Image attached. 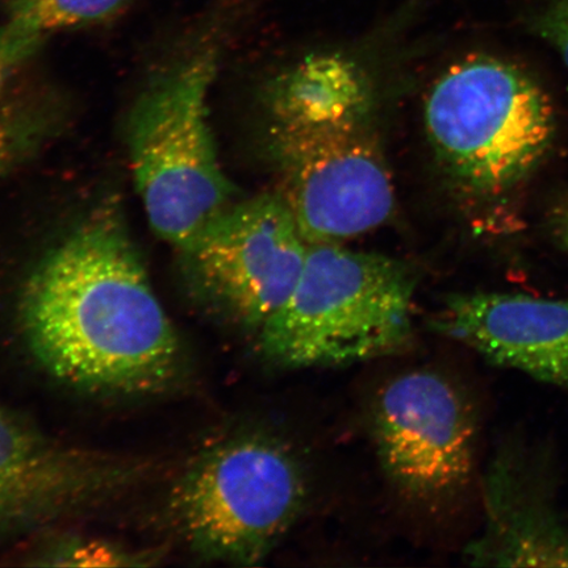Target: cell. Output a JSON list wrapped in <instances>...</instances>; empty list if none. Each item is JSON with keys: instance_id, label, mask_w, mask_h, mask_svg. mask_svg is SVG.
<instances>
[{"instance_id": "obj_1", "label": "cell", "mask_w": 568, "mask_h": 568, "mask_svg": "<svg viewBox=\"0 0 568 568\" xmlns=\"http://www.w3.org/2000/svg\"><path fill=\"white\" fill-rule=\"evenodd\" d=\"M20 322L39 364L77 388L153 394L182 372L181 339L115 210L92 213L34 268Z\"/></svg>"}, {"instance_id": "obj_2", "label": "cell", "mask_w": 568, "mask_h": 568, "mask_svg": "<svg viewBox=\"0 0 568 568\" xmlns=\"http://www.w3.org/2000/svg\"><path fill=\"white\" fill-rule=\"evenodd\" d=\"M255 0H213L194 44L148 88L130 122L131 162L152 229L180 248L232 205L217 161L209 91L222 34Z\"/></svg>"}, {"instance_id": "obj_3", "label": "cell", "mask_w": 568, "mask_h": 568, "mask_svg": "<svg viewBox=\"0 0 568 568\" xmlns=\"http://www.w3.org/2000/svg\"><path fill=\"white\" fill-rule=\"evenodd\" d=\"M416 275L387 255L308 244L296 286L255 339L268 364L336 367L399 353L414 338Z\"/></svg>"}, {"instance_id": "obj_4", "label": "cell", "mask_w": 568, "mask_h": 568, "mask_svg": "<svg viewBox=\"0 0 568 568\" xmlns=\"http://www.w3.org/2000/svg\"><path fill=\"white\" fill-rule=\"evenodd\" d=\"M424 119L445 172L467 193L506 195L536 172L556 138V113L535 78L493 55L444 71Z\"/></svg>"}, {"instance_id": "obj_5", "label": "cell", "mask_w": 568, "mask_h": 568, "mask_svg": "<svg viewBox=\"0 0 568 568\" xmlns=\"http://www.w3.org/2000/svg\"><path fill=\"white\" fill-rule=\"evenodd\" d=\"M307 496L296 453L278 437L251 430L199 454L169 504L180 535L199 556L254 566L293 528Z\"/></svg>"}, {"instance_id": "obj_6", "label": "cell", "mask_w": 568, "mask_h": 568, "mask_svg": "<svg viewBox=\"0 0 568 568\" xmlns=\"http://www.w3.org/2000/svg\"><path fill=\"white\" fill-rule=\"evenodd\" d=\"M368 116L270 128L276 193L308 244H341L393 216L394 184Z\"/></svg>"}, {"instance_id": "obj_7", "label": "cell", "mask_w": 568, "mask_h": 568, "mask_svg": "<svg viewBox=\"0 0 568 568\" xmlns=\"http://www.w3.org/2000/svg\"><path fill=\"white\" fill-rule=\"evenodd\" d=\"M181 252L203 301L257 336L293 293L308 243L272 193L232 204Z\"/></svg>"}, {"instance_id": "obj_8", "label": "cell", "mask_w": 568, "mask_h": 568, "mask_svg": "<svg viewBox=\"0 0 568 568\" xmlns=\"http://www.w3.org/2000/svg\"><path fill=\"white\" fill-rule=\"evenodd\" d=\"M372 430L383 473L404 499L449 501L467 487L477 426L470 404L443 374L403 373L376 395Z\"/></svg>"}, {"instance_id": "obj_9", "label": "cell", "mask_w": 568, "mask_h": 568, "mask_svg": "<svg viewBox=\"0 0 568 568\" xmlns=\"http://www.w3.org/2000/svg\"><path fill=\"white\" fill-rule=\"evenodd\" d=\"M146 468L55 443L0 408V536L116 495Z\"/></svg>"}, {"instance_id": "obj_10", "label": "cell", "mask_w": 568, "mask_h": 568, "mask_svg": "<svg viewBox=\"0 0 568 568\" xmlns=\"http://www.w3.org/2000/svg\"><path fill=\"white\" fill-rule=\"evenodd\" d=\"M430 326L493 365L568 390V300L499 293L452 295Z\"/></svg>"}, {"instance_id": "obj_11", "label": "cell", "mask_w": 568, "mask_h": 568, "mask_svg": "<svg viewBox=\"0 0 568 568\" xmlns=\"http://www.w3.org/2000/svg\"><path fill=\"white\" fill-rule=\"evenodd\" d=\"M475 567H568V525L520 454L501 453L485 481V527L467 546Z\"/></svg>"}, {"instance_id": "obj_12", "label": "cell", "mask_w": 568, "mask_h": 568, "mask_svg": "<svg viewBox=\"0 0 568 568\" xmlns=\"http://www.w3.org/2000/svg\"><path fill=\"white\" fill-rule=\"evenodd\" d=\"M283 74L270 98L273 122L322 123L371 115L365 71L349 55L312 53Z\"/></svg>"}, {"instance_id": "obj_13", "label": "cell", "mask_w": 568, "mask_h": 568, "mask_svg": "<svg viewBox=\"0 0 568 568\" xmlns=\"http://www.w3.org/2000/svg\"><path fill=\"white\" fill-rule=\"evenodd\" d=\"M132 2L134 0H4L7 20L0 28V49L13 62H19L47 36L103 23Z\"/></svg>"}, {"instance_id": "obj_14", "label": "cell", "mask_w": 568, "mask_h": 568, "mask_svg": "<svg viewBox=\"0 0 568 568\" xmlns=\"http://www.w3.org/2000/svg\"><path fill=\"white\" fill-rule=\"evenodd\" d=\"M54 558L52 565L60 566H131L144 565L139 562L140 556H132L120 548H112L109 545L81 544L70 545L59 552L51 554Z\"/></svg>"}, {"instance_id": "obj_15", "label": "cell", "mask_w": 568, "mask_h": 568, "mask_svg": "<svg viewBox=\"0 0 568 568\" xmlns=\"http://www.w3.org/2000/svg\"><path fill=\"white\" fill-rule=\"evenodd\" d=\"M531 30L557 49L568 69V0H551L531 20Z\"/></svg>"}, {"instance_id": "obj_16", "label": "cell", "mask_w": 568, "mask_h": 568, "mask_svg": "<svg viewBox=\"0 0 568 568\" xmlns=\"http://www.w3.org/2000/svg\"><path fill=\"white\" fill-rule=\"evenodd\" d=\"M13 63L16 62L0 51V168L3 165L7 149H9L10 144V124L9 115H7L4 92L7 78H9Z\"/></svg>"}, {"instance_id": "obj_17", "label": "cell", "mask_w": 568, "mask_h": 568, "mask_svg": "<svg viewBox=\"0 0 568 568\" xmlns=\"http://www.w3.org/2000/svg\"><path fill=\"white\" fill-rule=\"evenodd\" d=\"M556 225L560 241L568 248V203L558 211Z\"/></svg>"}]
</instances>
